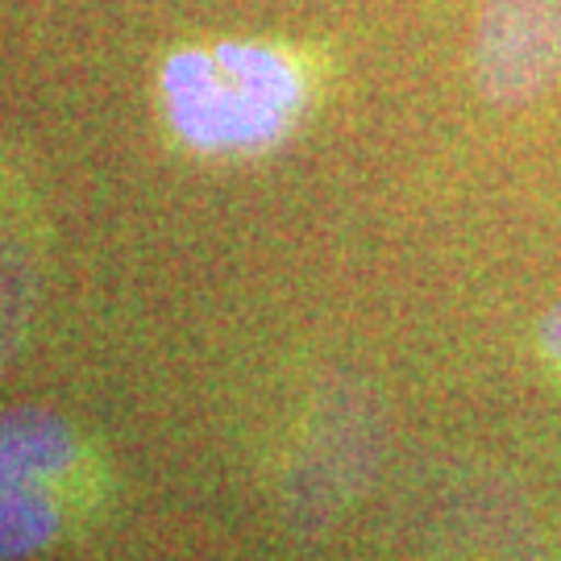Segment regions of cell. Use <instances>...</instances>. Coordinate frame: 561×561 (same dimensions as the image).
I'll list each match as a JSON object with an SVG mask.
<instances>
[{
	"label": "cell",
	"mask_w": 561,
	"mask_h": 561,
	"mask_svg": "<svg viewBox=\"0 0 561 561\" xmlns=\"http://www.w3.org/2000/svg\"><path fill=\"white\" fill-rule=\"evenodd\" d=\"M167 117L187 146L250 154L279 141L300 117L304 83L291 62L245 42L183 50L162 67Z\"/></svg>",
	"instance_id": "1"
},
{
	"label": "cell",
	"mask_w": 561,
	"mask_h": 561,
	"mask_svg": "<svg viewBox=\"0 0 561 561\" xmlns=\"http://www.w3.org/2000/svg\"><path fill=\"white\" fill-rule=\"evenodd\" d=\"M470 71L482 101L533 104L561 83V0H482Z\"/></svg>",
	"instance_id": "2"
},
{
	"label": "cell",
	"mask_w": 561,
	"mask_h": 561,
	"mask_svg": "<svg viewBox=\"0 0 561 561\" xmlns=\"http://www.w3.org/2000/svg\"><path fill=\"white\" fill-rule=\"evenodd\" d=\"M76 466V433L59 412L38 403L0 408V482H55Z\"/></svg>",
	"instance_id": "3"
},
{
	"label": "cell",
	"mask_w": 561,
	"mask_h": 561,
	"mask_svg": "<svg viewBox=\"0 0 561 561\" xmlns=\"http://www.w3.org/2000/svg\"><path fill=\"white\" fill-rule=\"evenodd\" d=\"M34 250L21 229V208L0 201V362L18 354L34 317Z\"/></svg>",
	"instance_id": "4"
},
{
	"label": "cell",
	"mask_w": 561,
	"mask_h": 561,
	"mask_svg": "<svg viewBox=\"0 0 561 561\" xmlns=\"http://www.w3.org/2000/svg\"><path fill=\"white\" fill-rule=\"evenodd\" d=\"M62 503L55 486L0 482V561L38 553L59 537Z\"/></svg>",
	"instance_id": "5"
},
{
	"label": "cell",
	"mask_w": 561,
	"mask_h": 561,
	"mask_svg": "<svg viewBox=\"0 0 561 561\" xmlns=\"http://www.w3.org/2000/svg\"><path fill=\"white\" fill-rule=\"evenodd\" d=\"M541 350L549 354V358L561 362V304L545 312V321H541Z\"/></svg>",
	"instance_id": "6"
}]
</instances>
